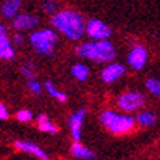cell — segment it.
<instances>
[{
	"mask_svg": "<svg viewBox=\"0 0 160 160\" xmlns=\"http://www.w3.org/2000/svg\"><path fill=\"white\" fill-rule=\"evenodd\" d=\"M22 2L20 0H9V2H4L3 6H2V14H3L6 19H14L17 16V10H19Z\"/></svg>",
	"mask_w": 160,
	"mask_h": 160,
	"instance_id": "cell-13",
	"label": "cell"
},
{
	"mask_svg": "<svg viewBox=\"0 0 160 160\" xmlns=\"http://www.w3.org/2000/svg\"><path fill=\"white\" fill-rule=\"evenodd\" d=\"M7 117H9V112H7L6 106L0 103V120H4V119H7Z\"/></svg>",
	"mask_w": 160,
	"mask_h": 160,
	"instance_id": "cell-24",
	"label": "cell"
},
{
	"mask_svg": "<svg viewBox=\"0 0 160 160\" xmlns=\"http://www.w3.org/2000/svg\"><path fill=\"white\" fill-rule=\"evenodd\" d=\"M124 72H126V69H124L123 64L110 63L109 66H106L103 70H102L100 77H102V80L106 82V83H113V82H116L119 77L123 76Z\"/></svg>",
	"mask_w": 160,
	"mask_h": 160,
	"instance_id": "cell-8",
	"label": "cell"
},
{
	"mask_svg": "<svg viewBox=\"0 0 160 160\" xmlns=\"http://www.w3.org/2000/svg\"><path fill=\"white\" fill-rule=\"evenodd\" d=\"M37 26V17L32 16V14L20 13L13 19V27L19 32L22 30H30Z\"/></svg>",
	"mask_w": 160,
	"mask_h": 160,
	"instance_id": "cell-10",
	"label": "cell"
},
{
	"mask_svg": "<svg viewBox=\"0 0 160 160\" xmlns=\"http://www.w3.org/2000/svg\"><path fill=\"white\" fill-rule=\"evenodd\" d=\"M72 154L82 160H90V159H94V157H96L92 150H89L86 146H83V144H80L79 142L72 146Z\"/></svg>",
	"mask_w": 160,
	"mask_h": 160,
	"instance_id": "cell-14",
	"label": "cell"
},
{
	"mask_svg": "<svg viewBox=\"0 0 160 160\" xmlns=\"http://www.w3.org/2000/svg\"><path fill=\"white\" fill-rule=\"evenodd\" d=\"M52 23L59 32L72 40H79L86 32V23L83 16L73 10H62L57 12L52 19Z\"/></svg>",
	"mask_w": 160,
	"mask_h": 160,
	"instance_id": "cell-1",
	"label": "cell"
},
{
	"mask_svg": "<svg viewBox=\"0 0 160 160\" xmlns=\"http://www.w3.org/2000/svg\"><path fill=\"white\" fill-rule=\"evenodd\" d=\"M23 34H20V33H16L14 34V43L16 44H22L23 43Z\"/></svg>",
	"mask_w": 160,
	"mask_h": 160,
	"instance_id": "cell-25",
	"label": "cell"
},
{
	"mask_svg": "<svg viewBox=\"0 0 160 160\" xmlns=\"http://www.w3.org/2000/svg\"><path fill=\"white\" fill-rule=\"evenodd\" d=\"M14 57V50L12 47L9 37L6 34H0V59L9 60Z\"/></svg>",
	"mask_w": 160,
	"mask_h": 160,
	"instance_id": "cell-12",
	"label": "cell"
},
{
	"mask_svg": "<svg viewBox=\"0 0 160 160\" xmlns=\"http://www.w3.org/2000/svg\"><path fill=\"white\" fill-rule=\"evenodd\" d=\"M22 74H23L24 77H27V79L33 80V77H34V69H33V66H32L30 63L24 64V66L22 67Z\"/></svg>",
	"mask_w": 160,
	"mask_h": 160,
	"instance_id": "cell-20",
	"label": "cell"
},
{
	"mask_svg": "<svg viewBox=\"0 0 160 160\" xmlns=\"http://www.w3.org/2000/svg\"><path fill=\"white\" fill-rule=\"evenodd\" d=\"M29 89L32 90L34 94H40V93H42V84H40L39 82H36V80H30V82H29Z\"/></svg>",
	"mask_w": 160,
	"mask_h": 160,
	"instance_id": "cell-22",
	"label": "cell"
},
{
	"mask_svg": "<svg viewBox=\"0 0 160 160\" xmlns=\"http://www.w3.org/2000/svg\"><path fill=\"white\" fill-rule=\"evenodd\" d=\"M119 107L124 112L139 110L144 104V96L139 92H127L119 97Z\"/></svg>",
	"mask_w": 160,
	"mask_h": 160,
	"instance_id": "cell-6",
	"label": "cell"
},
{
	"mask_svg": "<svg viewBox=\"0 0 160 160\" xmlns=\"http://www.w3.org/2000/svg\"><path fill=\"white\" fill-rule=\"evenodd\" d=\"M100 122L107 127L109 132L114 134L129 133L134 127V119L127 114H119L112 110H106L100 116Z\"/></svg>",
	"mask_w": 160,
	"mask_h": 160,
	"instance_id": "cell-3",
	"label": "cell"
},
{
	"mask_svg": "<svg viewBox=\"0 0 160 160\" xmlns=\"http://www.w3.org/2000/svg\"><path fill=\"white\" fill-rule=\"evenodd\" d=\"M32 117H33V114H32L30 110L24 109L17 112V120H20V122H29V120H32Z\"/></svg>",
	"mask_w": 160,
	"mask_h": 160,
	"instance_id": "cell-21",
	"label": "cell"
},
{
	"mask_svg": "<svg viewBox=\"0 0 160 160\" xmlns=\"http://www.w3.org/2000/svg\"><path fill=\"white\" fill-rule=\"evenodd\" d=\"M77 54L96 62V63H106L113 60L116 56V49L109 40H97V42H89V43L80 44L76 49Z\"/></svg>",
	"mask_w": 160,
	"mask_h": 160,
	"instance_id": "cell-2",
	"label": "cell"
},
{
	"mask_svg": "<svg viewBox=\"0 0 160 160\" xmlns=\"http://www.w3.org/2000/svg\"><path fill=\"white\" fill-rule=\"evenodd\" d=\"M72 74H73V77H76L77 80L83 82V80H86L87 76H89V69H87L84 64L77 63L72 67Z\"/></svg>",
	"mask_w": 160,
	"mask_h": 160,
	"instance_id": "cell-17",
	"label": "cell"
},
{
	"mask_svg": "<svg viewBox=\"0 0 160 160\" xmlns=\"http://www.w3.org/2000/svg\"><path fill=\"white\" fill-rule=\"evenodd\" d=\"M43 9H46V12H49V13H54L57 9V4L53 3V2H47V3L43 4Z\"/></svg>",
	"mask_w": 160,
	"mask_h": 160,
	"instance_id": "cell-23",
	"label": "cell"
},
{
	"mask_svg": "<svg viewBox=\"0 0 160 160\" xmlns=\"http://www.w3.org/2000/svg\"><path fill=\"white\" fill-rule=\"evenodd\" d=\"M137 122L142 126H153L156 123V114L153 112H142L137 114Z\"/></svg>",
	"mask_w": 160,
	"mask_h": 160,
	"instance_id": "cell-16",
	"label": "cell"
},
{
	"mask_svg": "<svg viewBox=\"0 0 160 160\" xmlns=\"http://www.w3.org/2000/svg\"><path fill=\"white\" fill-rule=\"evenodd\" d=\"M146 87L152 94L160 97V80L157 79H147L146 80Z\"/></svg>",
	"mask_w": 160,
	"mask_h": 160,
	"instance_id": "cell-19",
	"label": "cell"
},
{
	"mask_svg": "<svg viewBox=\"0 0 160 160\" xmlns=\"http://www.w3.org/2000/svg\"><path fill=\"white\" fill-rule=\"evenodd\" d=\"M37 124H39V129L42 130V132H44V133L56 134L57 130H59L52 122H50L49 117H47L46 114H40V116L37 117Z\"/></svg>",
	"mask_w": 160,
	"mask_h": 160,
	"instance_id": "cell-15",
	"label": "cell"
},
{
	"mask_svg": "<svg viewBox=\"0 0 160 160\" xmlns=\"http://www.w3.org/2000/svg\"><path fill=\"white\" fill-rule=\"evenodd\" d=\"M44 87H46V90L49 92L50 96L54 97V99H57L59 102H66V100H67L66 94L62 93V92H59V90H57L56 87L52 84V82H46V83H44Z\"/></svg>",
	"mask_w": 160,
	"mask_h": 160,
	"instance_id": "cell-18",
	"label": "cell"
},
{
	"mask_svg": "<svg viewBox=\"0 0 160 160\" xmlns=\"http://www.w3.org/2000/svg\"><path fill=\"white\" fill-rule=\"evenodd\" d=\"M127 62L132 66V69H134V70L143 69V66L147 62V50L143 46H134L129 52Z\"/></svg>",
	"mask_w": 160,
	"mask_h": 160,
	"instance_id": "cell-7",
	"label": "cell"
},
{
	"mask_svg": "<svg viewBox=\"0 0 160 160\" xmlns=\"http://www.w3.org/2000/svg\"><path fill=\"white\" fill-rule=\"evenodd\" d=\"M86 33L93 39V42H97V40H107V37L112 34V30L102 20L90 19L86 23Z\"/></svg>",
	"mask_w": 160,
	"mask_h": 160,
	"instance_id": "cell-5",
	"label": "cell"
},
{
	"mask_svg": "<svg viewBox=\"0 0 160 160\" xmlns=\"http://www.w3.org/2000/svg\"><path fill=\"white\" fill-rule=\"evenodd\" d=\"M0 34H6V27L3 24H0Z\"/></svg>",
	"mask_w": 160,
	"mask_h": 160,
	"instance_id": "cell-26",
	"label": "cell"
},
{
	"mask_svg": "<svg viewBox=\"0 0 160 160\" xmlns=\"http://www.w3.org/2000/svg\"><path fill=\"white\" fill-rule=\"evenodd\" d=\"M57 42V36L53 30L44 29L37 30L30 36V43L40 54L44 56H52L54 50V43Z\"/></svg>",
	"mask_w": 160,
	"mask_h": 160,
	"instance_id": "cell-4",
	"label": "cell"
},
{
	"mask_svg": "<svg viewBox=\"0 0 160 160\" xmlns=\"http://www.w3.org/2000/svg\"><path fill=\"white\" fill-rule=\"evenodd\" d=\"M84 116H86V110L82 109V110H77L69 120L70 133H72V137H73V140L76 143L80 140V136H82V124H83Z\"/></svg>",
	"mask_w": 160,
	"mask_h": 160,
	"instance_id": "cell-9",
	"label": "cell"
},
{
	"mask_svg": "<svg viewBox=\"0 0 160 160\" xmlns=\"http://www.w3.org/2000/svg\"><path fill=\"white\" fill-rule=\"evenodd\" d=\"M14 146H16L19 150H23V152H26V153H29V154H33V156L39 157V159H42V160L49 159V156L34 143H30V142H20L19 140V142L14 143Z\"/></svg>",
	"mask_w": 160,
	"mask_h": 160,
	"instance_id": "cell-11",
	"label": "cell"
}]
</instances>
